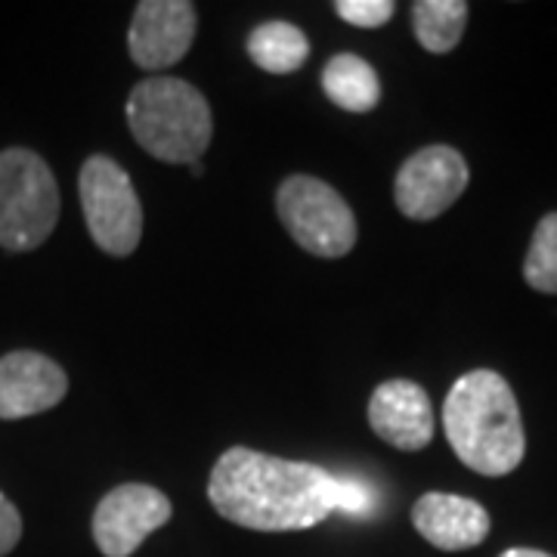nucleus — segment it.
<instances>
[{
	"instance_id": "nucleus-1",
	"label": "nucleus",
	"mask_w": 557,
	"mask_h": 557,
	"mask_svg": "<svg viewBox=\"0 0 557 557\" xmlns=\"http://www.w3.org/2000/svg\"><path fill=\"white\" fill-rule=\"evenodd\" d=\"M341 480L322 465L233 446L211 471L208 498L220 518L236 527L292 533L310 530L338 511Z\"/></svg>"
},
{
	"instance_id": "nucleus-2",
	"label": "nucleus",
	"mask_w": 557,
	"mask_h": 557,
	"mask_svg": "<svg viewBox=\"0 0 557 557\" xmlns=\"http://www.w3.org/2000/svg\"><path fill=\"white\" fill-rule=\"evenodd\" d=\"M443 431L458 461L483 478L511 474L527 453L515 391L493 369H474L453 384Z\"/></svg>"
},
{
	"instance_id": "nucleus-3",
	"label": "nucleus",
	"mask_w": 557,
	"mask_h": 557,
	"mask_svg": "<svg viewBox=\"0 0 557 557\" xmlns=\"http://www.w3.org/2000/svg\"><path fill=\"white\" fill-rule=\"evenodd\" d=\"M127 127L152 159L196 164L211 146L214 119L199 87L189 81L146 78L127 97Z\"/></svg>"
},
{
	"instance_id": "nucleus-4",
	"label": "nucleus",
	"mask_w": 557,
	"mask_h": 557,
	"mask_svg": "<svg viewBox=\"0 0 557 557\" xmlns=\"http://www.w3.org/2000/svg\"><path fill=\"white\" fill-rule=\"evenodd\" d=\"M60 220V186L50 164L32 149L0 152V248L22 255L53 236Z\"/></svg>"
},
{
	"instance_id": "nucleus-5",
	"label": "nucleus",
	"mask_w": 557,
	"mask_h": 557,
	"mask_svg": "<svg viewBox=\"0 0 557 557\" xmlns=\"http://www.w3.org/2000/svg\"><path fill=\"white\" fill-rule=\"evenodd\" d=\"M276 211L292 239L313 258H344L357 245V218L335 186L307 174L288 177L276 193Z\"/></svg>"
},
{
	"instance_id": "nucleus-6",
	"label": "nucleus",
	"mask_w": 557,
	"mask_h": 557,
	"mask_svg": "<svg viewBox=\"0 0 557 557\" xmlns=\"http://www.w3.org/2000/svg\"><path fill=\"white\" fill-rule=\"evenodd\" d=\"M81 208L94 242L112 258H127L143 239V208L137 186L119 161L90 156L78 177Z\"/></svg>"
},
{
	"instance_id": "nucleus-7",
	"label": "nucleus",
	"mask_w": 557,
	"mask_h": 557,
	"mask_svg": "<svg viewBox=\"0 0 557 557\" xmlns=\"http://www.w3.org/2000/svg\"><path fill=\"white\" fill-rule=\"evenodd\" d=\"M468 180L471 171L458 149L424 146L403 161L394 183V199L409 220H434L461 199Z\"/></svg>"
},
{
	"instance_id": "nucleus-8",
	"label": "nucleus",
	"mask_w": 557,
	"mask_h": 557,
	"mask_svg": "<svg viewBox=\"0 0 557 557\" xmlns=\"http://www.w3.org/2000/svg\"><path fill=\"white\" fill-rule=\"evenodd\" d=\"M174 515L171 498L149 483H121L94 511V542L106 557H131Z\"/></svg>"
},
{
	"instance_id": "nucleus-9",
	"label": "nucleus",
	"mask_w": 557,
	"mask_h": 557,
	"mask_svg": "<svg viewBox=\"0 0 557 557\" xmlns=\"http://www.w3.org/2000/svg\"><path fill=\"white\" fill-rule=\"evenodd\" d=\"M196 38V7L189 0H143L134 10L127 50L146 72L177 65Z\"/></svg>"
},
{
	"instance_id": "nucleus-10",
	"label": "nucleus",
	"mask_w": 557,
	"mask_h": 557,
	"mask_svg": "<svg viewBox=\"0 0 557 557\" xmlns=\"http://www.w3.org/2000/svg\"><path fill=\"white\" fill-rule=\"evenodd\" d=\"M69 394V375L60 362L35 350H13L0 357V418L40 416L60 406Z\"/></svg>"
},
{
	"instance_id": "nucleus-11",
	"label": "nucleus",
	"mask_w": 557,
	"mask_h": 557,
	"mask_svg": "<svg viewBox=\"0 0 557 557\" xmlns=\"http://www.w3.org/2000/svg\"><path fill=\"white\" fill-rule=\"evenodd\" d=\"M369 424L394 449L418 453L434 440V406L416 381H384L369 399Z\"/></svg>"
},
{
	"instance_id": "nucleus-12",
	"label": "nucleus",
	"mask_w": 557,
	"mask_h": 557,
	"mask_svg": "<svg viewBox=\"0 0 557 557\" xmlns=\"http://www.w3.org/2000/svg\"><path fill=\"white\" fill-rule=\"evenodd\" d=\"M412 527L440 552H465L490 536V511L474 498L424 493L412 505Z\"/></svg>"
},
{
	"instance_id": "nucleus-13",
	"label": "nucleus",
	"mask_w": 557,
	"mask_h": 557,
	"mask_svg": "<svg viewBox=\"0 0 557 557\" xmlns=\"http://www.w3.org/2000/svg\"><path fill=\"white\" fill-rule=\"evenodd\" d=\"M322 90L344 112H372L381 102L379 72L354 53L332 57L322 72Z\"/></svg>"
},
{
	"instance_id": "nucleus-14",
	"label": "nucleus",
	"mask_w": 557,
	"mask_h": 557,
	"mask_svg": "<svg viewBox=\"0 0 557 557\" xmlns=\"http://www.w3.org/2000/svg\"><path fill=\"white\" fill-rule=\"evenodd\" d=\"M248 57L270 75H292L310 60V40L292 22H263L248 38Z\"/></svg>"
},
{
	"instance_id": "nucleus-15",
	"label": "nucleus",
	"mask_w": 557,
	"mask_h": 557,
	"mask_svg": "<svg viewBox=\"0 0 557 557\" xmlns=\"http://www.w3.org/2000/svg\"><path fill=\"white\" fill-rule=\"evenodd\" d=\"M468 25L465 0H418L412 3V28L418 44L431 53H449Z\"/></svg>"
},
{
	"instance_id": "nucleus-16",
	"label": "nucleus",
	"mask_w": 557,
	"mask_h": 557,
	"mask_svg": "<svg viewBox=\"0 0 557 557\" xmlns=\"http://www.w3.org/2000/svg\"><path fill=\"white\" fill-rule=\"evenodd\" d=\"M523 278L533 292L557 295V211L539 220L523 260Z\"/></svg>"
},
{
	"instance_id": "nucleus-17",
	"label": "nucleus",
	"mask_w": 557,
	"mask_h": 557,
	"mask_svg": "<svg viewBox=\"0 0 557 557\" xmlns=\"http://www.w3.org/2000/svg\"><path fill=\"white\" fill-rule=\"evenodd\" d=\"M335 13L344 22L359 25V28H381L384 22L394 20L397 3L394 0H338Z\"/></svg>"
},
{
	"instance_id": "nucleus-18",
	"label": "nucleus",
	"mask_w": 557,
	"mask_h": 557,
	"mask_svg": "<svg viewBox=\"0 0 557 557\" xmlns=\"http://www.w3.org/2000/svg\"><path fill=\"white\" fill-rule=\"evenodd\" d=\"M372 508H375V493L366 483H359V480H341L338 511L366 518V515H372Z\"/></svg>"
},
{
	"instance_id": "nucleus-19",
	"label": "nucleus",
	"mask_w": 557,
	"mask_h": 557,
	"mask_svg": "<svg viewBox=\"0 0 557 557\" xmlns=\"http://www.w3.org/2000/svg\"><path fill=\"white\" fill-rule=\"evenodd\" d=\"M22 539V518L20 508L10 498L0 493V557L10 555Z\"/></svg>"
},
{
	"instance_id": "nucleus-20",
	"label": "nucleus",
	"mask_w": 557,
	"mask_h": 557,
	"mask_svg": "<svg viewBox=\"0 0 557 557\" xmlns=\"http://www.w3.org/2000/svg\"><path fill=\"white\" fill-rule=\"evenodd\" d=\"M498 557H552L548 552H539V548H508Z\"/></svg>"
},
{
	"instance_id": "nucleus-21",
	"label": "nucleus",
	"mask_w": 557,
	"mask_h": 557,
	"mask_svg": "<svg viewBox=\"0 0 557 557\" xmlns=\"http://www.w3.org/2000/svg\"><path fill=\"white\" fill-rule=\"evenodd\" d=\"M189 168H193V174H196V177H201V174H205V168H201L199 161H196V164H189Z\"/></svg>"
}]
</instances>
